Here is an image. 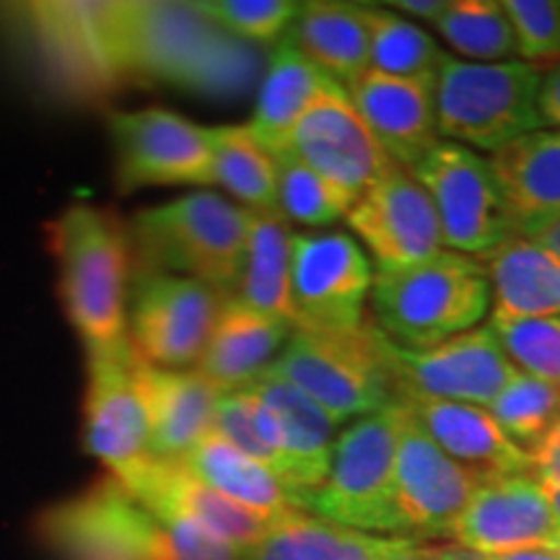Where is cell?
I'll list each match as a JSON object with an SVG mask.
<instances>
[{"mask_svg": "<svg viewBox=\"0 0 560 560\" xmlns=\"http://www.w3.org/2000/svg\"><path fill=\"white\" fill-rule=\"evenodd\" d=\"M159 516L170 535L174 560H240V550L231 548L213 532H208L198 520L172 506H145Z\"/></svg>", "mask_w": 560, "mask_h": 560, "instance_id": "obj_41", "label": "cell"}, {"mask_svg": "<svg viewBox=\"0 0 560 560\" xmlns=\"http://www.w3.org/2000/svg\"><path fill=\"white\" fill-rule=\"evenodd\" d=\"M402 405L359 418L335 441L327 480L314 490V516L366 535L408 537L397 509Z\"/></svg>", "mask_w": 560, "mask_h": 560, "instance_id": "obj_6", "label": "cell"}, {"mask_svg": "<svg viewBox=\"0 0 560 560\" xmlns=\"http://www.w3.org/2000/svg\"><path fill=\"white\" fill-rule=\"evenodd\" d=\"M109 21L120 73L136 70L190 89L229 83L236 50L192 3H112Z\"/></svg>", "mask_w": 560, "mask_h": 560, "instance_id": "obj_7", "label": "cell"}, {"mask_svg": "<svg viewBox=\"0 0 560 560\" xmlns=\"http://www.w3.org/2000/svg\"><path fill=\"white\" fill-rule=\"evenodd\" d=\"M433 30L470 62H509L516 55L514 26L499 0H452Z\"/></svg>", "mask_w": 560, "mask_h": 560, "instance_id": "obj_34", "label": "cell"}, {"mask_svg": "<svg viewBox=\"0 0 560 560\" xmlns=\"http://www.w3.org/2000/svg\"><path fill=\"white\" fill-rule=\"evenodd\" d=\"M450 535L482 556L560 548V520L535 472L509 475L480 482Z\"/></svg>", "mask_w": 560, "mask_h": 560, "instance_id": "obj_17", "label": "cell"}, {"mask_svg": "<svg viewBox=\"0 0 560 560\" xmlns=\"http://www.w3.org/2000/svg\"><path fill=\"white\" fill-rule=\"evenodd\" d=\"M384 560H433V558H431L429 548H423V545H418L416 540H412V537H408V540H405L400 548L392 550Z\"/></svg>", "mask_w": 560, "mask_h": 560, "instance_id": "obj_47", "label": "cell"}, {"mask_svg": "<svg viewBox=\"0 0 560 560\" xmlns=\"http://www.w3.org/2000/svg\"><path fill=\"white\" fill-rule=\"evenodd\" d=\"M289 151L346 195L350 208L392 166L342 83L314 100L293 130Z\"/></svg>", "mask_w": 560, "mask_h": 560, "instance_id": "obj_14", "label": "cell"}, {"mask_svg": "<svg viewBox=\"0 0 560 560\" xmlns=\"http://www.w3.org/2000/svg\"><path fill=\"white\" fill-rule=\"evenodd\" d=\"M527 242L537 244V247L545 249V252H550V255L556 257V260H560V219L552 221L550 226H545L542 231H537V234L529 236Z\"/></svg>", "mask_w": 560, "mask_h": 560, "instance_id": "obj_45", "label": "cell"}, {"mask_svg": "<svg viewBox=\"0 0 560 560\" xmlns=\"http://www.w3.org/2000/svg\"><path fill=\"white\" fill-rule=\"evenodd\" d=\"M276 164L278 213L285 221L304 223V226H330L342 215H348L350 202L346 195L335 190L330 182L322 179L291 151L278 153Z\"/></svg>", "mask_w": 560, "mask_h": 560, "instance_id": "obj_37", "label": "cell"}, {"mask_svg": "<svg viewBox=\"0 0 560 560\" xmlns=\"http://www.w3.org/2000/svg\"><path fill=\"white\" fill-rule=\"evenodd\" d=\"M542 70L522 60L470 62L444 52L433 102L439 136L472 151L499 153L529 132L542 130Z\"/></svg>", "mask_w": 560, "mask_h": 560, "instance_id": "obj_4", "label": "cell"}, {"mask_svg": "<svg viewBox=\"0 0 560 560\" xmlns=\"http://www.w3.org/2000/svg\"><path fill=\"white\" fill-rule=\"evenodd\" d=\"M39 537L60 560H174L164 524L117 478L42 514Z\"/></svg>", "mask_w": 560, "mask_h": 560, "instance_id": "obj_8", "label": "cell"}, {"mask_svg": "<svg viewBox=\"0 0 560 560\" xmlns=\"http://www.w3.org/2000/svg\"><path fill=\"white\" fill-rule=\"evenodd\" d=\"M408 537L366 535L306 511H291L242 552L240 560H384Z\"/></svg>", "mask_w": 560, "mask_h": 560, "instance_id": "obj_28", "label": "cell"}, {"mask_svg": "<svg viewBox=\"0 0 560 560\" xmlns=\"http://www.w3.org/2000/svg\"><path fill=\"white\" fill-rule=\"evenodd\" d=\"M402 405V402H400ZM475 472L454 462L402 405L397 450V509L405 535H450L480 486Z\"/></svg>", "mask_w": 560, "mask_h": 560, "instance_id": "obj_18", "label": "cell"}, {"mask_svg": "<svg viewBox=\"0 0 560 560\" xmlns=\"http://www.w3.org/2000/svg\"><path fill=\"white\" fill-rule=\"evenodd\" d=\"M60 296L86 348L128 340L130 242L122 223L94 206H70L50 223Z\"/></svg>", "mask_w": 560, "mask_h": 560, "instance_id": "obj_2", "label": "cell"}, {"mask_svg": "<svg viewBox=\"0 0 560 560\" xmlns=\"http://www.w3.org/2000/svg\"><path fill=\"white\" fill-rule=\"evenodd\" d=\"M213 151V182L249 210H278V164L257 143L247 125L208 128Z\"/></svg>", "mask_w": 560, "mask_h": 560, "instance_id": "obj_32", "label": "cell"}, {"mask_svg": "<svg viewBox=\"0 0 560 560\" xmlns=\"http://www.w3.org/2000/svg\"><path fill=\"white\" fill-rule=\"evenodd\" d=\"M376 272L348 234H296L291 260L293 330L350 332L366 317Z\"/></svg>", "mask_w": 560, "mask_h": 560, "instance_id": "obj_11", "label": "cell"}, {"mask_svg": "<svg viewBox=\"0 0 560 560\" xmlns=\"http://www.w3.org/2000/svg\"><path fill=\"white\" fill-rule=\"evenodd\" d=\"M221 32L252 42H270L283 34L299 16V3L289 0H208L192 3Z\"/></svg>", "mask_w": 560, "mask_h": 560, "instance_id": "obj_39", "label": "cell"}, {"mask_svg": "<svg viewBox=\"0 0 560 560\" xmlns=\"http://www.w3.org/2000/svg\"><path fill=\"white\" fill-rule=\"evenodd\" d=\"M514 240L560 219V130H535L490 156Z\"/></svg>", "mask_w": 560, "mask_h": 560, "instance_id": "obj_23", "label": "cell"}, {"mask_svg": "<svg viewBox=\"0 0 560 560\" xmlns=\"http://www.w3.org/2000/svg\"><path fill=\"white\" fill-rule=\"evenodd\" d=\"M89 387L83 405V444L86 452L125 478L151 457V423L140 392V355L130 338L115 346L86 348Z\"/></svg>", "mask_w": 560, "mask_h": 560, "instance_id": "obj_12", "label": "cell"}, {"mask_svg": "<svg viewBox=\"0 0 560 560\" xmlns=\"http://www.w3.org/2000/svg\"><path fill=\"white\" fill-rule=\"evenodd\" d=\"M454 462L480 480L532 472V454L514 444L486 408L408 395L400 400Z\"/></svg>", "mask_w": 560, "mask_h": 560, "instance_id": "obj_22", "label": "cell"}, {"mask_svg": "<svg viewBox=\"0 0 560 560\" xmlns=\"http://www.w3.org/2000/svg\"><path fill=\"white\" fill-rule=\"evenodd\" d=\"M289 39L342 86L369 70L366 9L350 3H304Z\"/></svg>", "mask_w": 560, "mask_h": 560, "instance_id": "obj_29", "label": "cell"}, {"mask_svg": "<svg viewBox=\"0 0 560 560\" xmlns=\"http://www.w3.org/2000/svg\"><path fill=\"white\" fill-rule=\"evenodd\" d=\"M140 270L172 272L231 291L240 280L249 240V208L215 192H190L140 210L132 223Z\"/></svg>", "mask_w": 560, "mask_h": 560, "instance_id": "obj_5", "label": "cell"}, {"mask_svg": "<svg viewBox=\"0 0 560 560\" xmlns=\"http://www.w3.org/2000/svg\"><path fill=\"white\" fill-rule=\"evenodd\" d=\"M291 332V322L249 310L242 301L226 296L195 371L221 395L242 392L272 366Z\"/></svg>", "mask_w": 560, "mask_h": 560, "instance_id": "obj_25", "label": "cell"}, {"mask_svg": "<svg viewBox=\"0 0 560 560\" xmlns=\"http://www.w3.org/2000/svg\"><path fill=\"white\" fill-rule=\"evenodd\" d=\"M482 560H560V548H532L501 552V556H482Z\"/></svg>", "mask_w": 560, "mask_h": 560, "instance_id": "obj_46", "label": "cell"}, {"mask_svg": "<svg viewBox=\"0 0 560 560\" xmlns=\"http://www.w3.org/2000/svg\"><path fill=\"white\" fill-rule=\"evenodd\" d=\"M369 70L405 81H436L444 52L429 32L397 11L366 9Z\"/></svg>", "mask_w": 560, "mask_h": 560, "instance_id": "obj_33", "label": "cell"}, {"mask_svg": "<svg viewBox=\"0 0 560 560\" xmlns=\"http://www.w3.org/2000/svg\"><path fill=\"white\" fill-rule=\"evenodd\" d=\"M143 506H172L190 514L208 532L231 548L249 550L272 527L270 516L257 514L242 503L208 488L182 462L149 457L125 478H117Z\"/></svg>", "mask_w": 560, "mask_h": 560, "instance_id": "obj_21", "label": "cell"}, {"mask_svg": "<svg viewBox=\"0 0 560 560\" xmlns=\"http://www.w3.org/2000/svg\"><path fill=\"white\" fill-rule=\"evenodd\" d=\"M542 486H545V490H548L552 509H556V514H558V520H560V478L558 480H550V482H542Z\"/></svg>", "mask_w": 560, "mask_h": 560, "instance_id": "obj_48", "label": "cell"}, {"mask_svg": "<svg viewBox=\"0 0 560 560\" xmlns=\"http://www.w3.org/2000/svg\"><path fill=\"white\" fill-rule=\"evenodd\" d=\"M488 327L516 371L560 384V317H490Z\"/></svg>", "mask_w": 560, "mask_h": 560, "instance_id": "obj_38", "label": "cell"}, {"mask_svg": "<svg viewBox=\"0 0 560 560\" xmlns=\"http://www.w3.org/2000/svg\"><path fill=\"white\" fill-rule=\"evenodd\" d=\"M392 9L408 13V16L431 21L433 24V21L441 16V11L446 9V3L444 0H395V3H392Z\"/></svg>", "mask_w": 560, "mask_h": 560, "instance_id": "obj_44", "label": "cell"}, {"mask_svg": "<svg viewBox=\"0 0 560 560\" xmlns=\"http://www.w3.org/2000/svg\"><path fill=\"white\" fill-rule=\"evenodd\" d=\"M265 374L291 382L335 423L374 416L402 400L395 342L376 322L350 332L293 330Z\"/></svg>", "mask_w": 560, "mask_h": 560, "instance_id": "obj_1", "label": "cell"}, {"mask_svg": "<svg viewBox=\"0 0 560 560\" xmlns=\"http://www.w3.org/2000/svg\"><path fill=\"white\" fill-rule=\"evenodd\" d=\"M128 301V338L140 361L179 371L200 361L226 293L195 278L138 270Z\"/></svg>", "mask_w": 560, "mask_h": 560, "instance_id": "obj_9", "label": "cell"}, {"mask_svg": "<svg viewBox=\"0 0 560 560\" xmlns=\"http://www.w3.org/2000/svg\"><path fill=\"white\" fill-rule=\"evenodd\" d=\"M338 83L285 37L270 55L247 130L272 156L289 151L293 130L325 89Z\"/></svg>", "mask_w": 560, "mask_h": 560, "instance_id": "obj_26", "label": "cell"}, {"mask_svg": "<svg viewBox=\"0 0 560 560\" xmlns=\"http://www.w3.org/2000/svg\"><path fill=\"white\" fill-rule=\"evenodd\" d=\"M117 177L125 190L151 185H210L208 128L166 109L117 112L109 120Z\"/></svg>", "mask_w": 560, "mask_h": 560, "instance_id": "obj_13", "label": "cell"}, {"mask_svg": "<svg viewBox=\"0 0 560 560\" xmlns=\"http://www.w3.org/2000/svg\"><path fill=\"white\" fill-rule=\"evenodd\" d=\"M529 454H532V472H535L542 482L560 478V418Z\"/></svg>", "mask_w": 560, "mask_h": 560, "instance_id": "obj_42", "label": "cell"}, {"mask_svg": "<svg viewBox=\"0 0 560 560\" xmlns=\"http://www.w3.org/2000/svg\"><path fill=\"white\" fill-rule=\"evenodd\" d=\"M488 412L514 444L532 452L560 418V384L520 371Z\"/></svg>", "mask_w": 560, "mask_h": 560, "instance_id": "obj_35", "label": "cell"}, {"mask_svg": "<svg viewBox=\"0 0 560 560\" xmlns=\"http://www.w3.org/2000/svg\"><path fill=\"white\" fill-rule=\"evenodd\" d=\"M138 380L149 410L151 457L182 462L213 431L221 392L198 371L156 369L145 361Z\"/></svg>", "mask_w": 560, "mask_h": 560, "instance_id": "obj_24", "label": "cell"}, {"mask_svg": "<svg viewBox=\"0 0 560 560\" xmlns=\"http://www.w3.org/2000/svg\"><path fill=\"white\" fill-rule=\"evenodd\" d=\"M380 270H400L444 249L441 223L429 192L408 170L392 164L346 215Z\"/></svg>", "mask_w": 560, "mask_h": 560, "instance_id": "obj_15", "label": "cell"}, {"mask_svg": "<svg viewBox=\"0 0 560 560\" xmlns=\"http://www.w3.org/2000/svg\"><path fill=\"white\" fill-rule=\"evenodd\" d=\"M376 327L408 350L475 330L490 310V283L480 257L441 249L400 270H380L371 285Z\"/></svg>", "mask_w": 560, "mask_h": 560, "instance_id": "obj_3", "label": "cell"}, {"mask_svg": "<svg viewBox=\"0 0 560 560\" xmlns=\"http://www.w3.org/2000/svg\"><path fill=\"white\" fill-rule=\"evenodd\" d=\"M213 433H219V436L226 439L231 446H236V450L247 454V457L260 462L262 467H268V470L285 486V462L283 454L278 450L276 429H272L268 408H265L255 392L242 389L221 395L219 408H215Z\"/></svg>", "mask_w": 560, "mask_h": 560, "instance_id": "obj_36", "label": "cell"}, {"mask_svg": "<svg viewBox=\"0 0 560 560\" xmlns=\"http://www.w3.org/2000/svg\"><path fill=\"white\" fill-rule=\"evenodd\" d=\"M346 91L395 166L410 172L441 140L431 81L389 79L366 70Z\"/></svg>", "mask_w": 560, "mask_h": 560, "instance_id": "obj_20", "label": "cell"}, {"mask_svg": "<svg viewBox=\"0 0 560 560\" xmlns=\"http://www.w3.org/2000/svg\"><path fill=\"white\" fill-rule=\"evenodd\" d=\"M293 234L278 210H249V240L236 293L249 310L291 322ZM293 325V322H291Z\"/></svg>", "mask_w": 560, "mask_h": 560, "instance_id": "obj_30", "label": "cell"}, {"mask_svg": "<svg viewBox=\"0 0 560 560\" xmlns=\"http://www.w3.org/2000/svg\"><path fill=\"white\" fill-rule=\"evenodd\" d=\"M247 389L260 397L276 429L278 450L285 462V486L301 511L310 509L314 490L322 488L332 465L335 420L291 382L262 374Z\"/></svg>", "mask_w": 560, "mask_h": 560, "instance_id": "obj_19", "label": "cell"}, {"mask_svg": "<svg viewBox=\"0 0 560 560\" xmlns=\"http://www.w3.org/2000/svg\"><path fill=\"white\" fill-rule=\"evenodd\" d=\"M402 397L490 408L520 371L506 359L490 327H475L433 348L408 350L395 346Z\"/></svg>", "mask_w": 560, "mask_h": 560, "instance_id": "obj_16", "label": "cell"}, {"mask_svg": "<svg viewBox=\"0 0 560 560\" xmlns=\"http://www.w3.org/2000/svg\"><path fill=\"white\" fill-rule=\"evenodd\" d=\"M490 283V317H560V260L527 240H509L480 257Z\"/></svg>", "mask_w": 560, "mask_h": 560, "instance_id": "obj_27", "label": "cell"}, {"mask_svg": "<svg viewBox=\"0 0 560 560\" xmlns=\"http://www.w3.org/2000/svg\"><path fill=\"white\" fill-rule=\"evenodd\" d=\"M511 26H514L516 55L522 62L560 60V0H506Z\"/></svg>", "mask_w": 560, "mask_h": 560, "instance_id": "obj_40", "label": "cell"}, {"mask_svg": "<svg viewBox=\"0 0 560 560\" xmlns=\"http://www.w3.org/2000/svg\"><path fill=\"white\" fill-rule=\"evenodd\" d=\"M436 208L444 247L482 257L514 240L490 159L439 140L410 170Z\"/></svg>", "mask_w": 560, "mask_h": 560, "instance_id": "obj_10", "label": "cell"}, {"mask_svg": "<svg viewBox=\"0 0 560 560\" xmlns=\"http://www.w3.org/2000/svg\"><path fill=\"white\" fill-rule=\"evenodd\" d=\"M540 117L545 128L560 130V62L542 75Z\"/></svg>", "mask_w": 560, "mask_h": 560, "instance_id": "obj_43", "label": "cell"}, {"mask_svg": "<svg viewBox=\"0 0 560 560\" xmlns=\"http://www.w3.org/2000/svg\"><path fill=\"white\" fill-rule=\"evenodd\" d=\"M182 465L208 488L219 490L226 499L270 516V520H280L291 511H299L289 488L268 467L247 457L213 431L182 459Z\"/></svg>", "mask_w": 560, "mask_h": 560, "instance_id": "obj_31", "label": "cell"}]
</instances>
